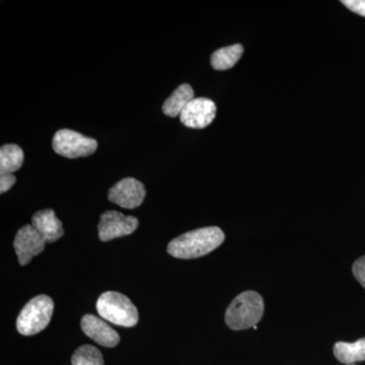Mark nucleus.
<instances>
[{"label":"nucleus","instance_id":"obj_2","mask_svg":"<svg viewBox=\"0 0 365 365\" xmlns=\"http://www.w3.org/2000/svg\"><path fill=\"white\" fill-rule=\"evenodd\" d=\"M263 314L264 302L261 295L256 292H245L237 295L227 307L225 323L235 331L254 328Z\"/></svg>","mask_w":365,"mask_h":365},{"label":"nucleus","instance_id":"obj_18","mask_svg":"<svg viewBox=\"0 0 365 365\" xmlns=\"http://www.w3.org/2000/svg\"><path fill=\"white\" fill-rule=\"evenodd\" d=\"M341 2L353 13L365 16V0H343Z\"/></svg>","mask_w":365,"mask_h":365},{"label":"nucleus","instance_id":"obj_10","mask_svg":"<svg viewBox=\"0 0 365 365\" xmlns=\"http://www.w3.org/2000/svg\"><path fill=\"white\" fill-rule=\"evenodd\" d=\"M81 326L88 337L104 347L113 348L120 342L119 334L102 319L93 314H86L81 319Z\"/></svg>","mask_w":365,"mask_h":365},{"label":"nucleus","instance_id":"obj_17","mask_svg":"<svg viewBox=\"0 0 365 365\" xmlns=\"http://www.w3.org/2000/svg\"><path fill=\"white\" fill-rule=\"evenodd\" d=\"M352 271L354 277L365 288V256L360 257L359 260L355 261Z\"/></svg>","mask_w":365,"mask_h":365},{"label":"nucleus","instance_id":"obj_7","mask_svg":"<svg viewBox=\"0 0 365 365\" xmlns=\"http://www.w3.org/2000/svg\"><path fill=\"white\" fill-rule=\"evenodd\" d=\"M146 189L143 182L134 178H125L110 189L109 200L120 207L134 209L143 204Z\"/></svg>","mask_w":365,"mask_h":365},{"label":"nucleus","instance_id":"obj_4","mask_svg":"<svg viewBox=\"0 0 365 365\" xmlns=\"http://www.w3.org/2000/svg\"><path fill=\"white\" fill-rule=\"evenodd\" d=\"M54 302L48 295H38L21 309L16 329L24 336H33L44 330L51 321Z\"/></svg>","mask_w":365,"mask_h":365},{"label":"nucleus","instance_id":"obj_11","mask_svg":"<svg viewBox=\"0 0 365 365\" xmlns=\"http://www.w3.org/2000/svg\"><path fill=\"white\" fill-rule=\"evenodd\" d=\"M31 225L42 235L46 242H54L63 237L62 222L57 218L52 209H45L35 213Z\"/></svg>","mask_w":365,"mask_h":365},{"label":"nucleus","instance_id":"obj_15","mask_svg":"<svg viewBox=\"0 0 365 365\" xmlns=\"http://www.w3.org/2000/svg\"><path fill=\"white\" fill-rule=\"evenodd\" d=\"M244 48L241 44L228 46L216 50L211 56V66L216 71H227L241 59Z\"/></svg>","mask_w":365,"mask_h":365},{"label":"nucleus","instance_id":"obj_5","mask_svg":"<svg viewBox=\"0 0 365 365\" xmlns=\"http://www.w3.org/2000/svg\"><path fill=\"white\" fill-rule=\"evenodd\" d=\"M53 150L57 155L67 158L88 157L96 153L98 143L96 139L83 136L78 132L61 129L55 133L52 141Z\"/></svg>","mask_w":365,"mask_h":365},{"label":"nucleus","instance_id":"obj_8","mask_svg":"<svg viewBox=\"0 0 365 365\" xmlns=\"http://www.w3.org/2000/svg\"><path fill=\"white\" fill-rule=\"evenodd\" d=\"M45 240L32 225L21 227L14 237V248L21 266L28 265L34 257L45 249Z\"/></svg>","mask_w":365,"mask_h":365},{"label":"nucleus","instance_id":"obj_6","mask_svg":"<svg viewBox=\"0 0 365 365\" xmlns=\"http://www.w3.org/2000/svg\"><path fill=\"white\" fill-rule=\"evenodd\" d=\"M139 222L134 216H126L118 211L110 210L101 215L98 223V237L102 242H109L117 237L133 234Z\"/></svg>","mask_w":365,"mask_h":365},{"label":"nucleus","instance_id":"obj_3","mask_svg":"<svg viewBox=\"0 0 365 365\" xmlns=\"http://www.w3.org/2000/svg\"><path fill=\"white\" fill-rule=\"evenodd\" d=\"M97 311L102 319L114 325L131 328L138 322V311L126 295L116 292H104L97 302Z\"/></svg>","mask_w":365,"mask_h":365},{"label":"nucleus","instance_id":"obj_1","mask_svg":"<svg viewBox=\"0 0 365 365\" xmlns=\"http://www.w3.org/2000/svg\"><path fill=\"white\" fill-rule=\"evenodd\" d=\"M225 237L220 227L198 228L173 240L168 246V252L178 259L199 258L218 248Z\"/></svg>","mask_w":365,"mask_h":365},{"label":"nucleus","instance_id":"obj_14","mask_svg":"<svg viewBox=\"0 0 365 365\" xmlns=\"http://www.w3.org/2000/svg\"><path fill=\"white\" fill-rule=\"evenodd\" d=\"M24 151L16 144H4L0 148V175L13 174L23 165Z\"/></svg>","mask_w":365,"mask_h":365},{"label":"nucleus","instance_id":"obj_19","mask_svg":"<svg viewBox=\"0 0 365 365\" xmlns=\"http://www.w3.org/2000/svg\"><path fill=\"white\" fill-rule=\"evenodd\" d=\"M16 182V177L13 174L0 175V193H6L14 186Z\"/></svg>","mask_w":365,"mask_h":365},{"label":"nucleus","instance_id":"obj_12","mask_svg":"<svg viewBox=\"0 0 365 365\" xmlns=\"http://www.w3.org/2000/svg\"><path fill=\"white\" fill-rule=\"evenodd\" d=\"M194 91L188 83H184L177 88L169 98L165 100L163 106V114L169 117H178L182 110L193 100Z\"/></svg>","mask_w":365,"mask_h":365},{"label":"nucleus","instance_id":"obj_9","mask_svg":"<svg viewBox=\"0 0 365 365\" xmlns=\"http://www.w3.org/2000/svg\"><path fill=\"white\" fill-rule=\"evenodd\" d=\"M216 105L206 98H195L182 110L180 119L186 127L203 129L215 119Z\"/></svg>","mask_w":365,"mask_h":365},{"label":"nucleus","instance_id":"obj_16","mask_svg":"<svg viewBox=\"0 0 365 365\" xmlns=\"http://www.w3.org/2000/svg\"><path fill=\"white\" fill-rule=\"evenodd\" d=\"M72 365H104L102 353L95 346L83 345L71 357Z\"/></svg>","mask_w":365,"mask_h":365},{"label":"nucleus","instance_id":"obj_20","mask_svg":"<svg viewBox=\"0 0 365 365\" xmlns=\"http://www.w3.org/2000/svg\"><path fill=\"white\" fill-rule=\"evenodd\" d=\"M349 365H355V364H349Z\"/></svg>","mask_w":365,"mask_h":365},{"label":"nucleus","instance_id":"obj_13","mask_svg":"<svg viewBox=\"0 0 365 365\" xmlns=\"http://www.w3.org/2000/svg\"><path fill=\"white\" fill-rule=\"evenodd\" d=\"M336 359L346 365L365 360V338L354 343L337 342L334 346Z\"/></svg>","mask_w":365,"mask_h":365}]
</instances>
